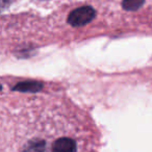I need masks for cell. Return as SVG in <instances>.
<instances>
[{
    "label": "cell",
    "mask_w": 152,
    "mask_h": 152,
    "mask_svg": "<svg viewBox=\"0 0 152 152\" xmlns=\"http://www.w3.org/2000/svg\"><path fill=\"white\" fill-rule=\"evenodd\" d=\"M96 12L91 7H81L74 10L68 16V23L75 27L83 26L90 23L95 18Z\"/></svg>",
    "instance_id": "obj_1"
},
{
    "label": "cell",
    "mask_w": 152,
    "mask_h": 152,
    "mask_svg": "<svg viewBox=\"0 0 152 152\" xmlns=\"http://www.w3.org/2000/svg\"><path fill=\"white\" fill-rule=\"evenodd\" d=\"M42 83H37V81H25V83H18L16 87H14L15 91H21V92H39L42 89Z\"/></svg>",
    "instance_id": "obj_3"
},
{
    "label": "cell",
    "mask_w": 152,
    "mask_h": 152,
    "mask_svg": "<svg viewBox=\"0 0 152 152\" xmlns=\"http://www.w3.org/2000/svg\"><path fill=\"white\" fill-rule=\"evenodd\" d=\"M46 151V144L41 140H32L28 142L24 147L23 152H45Z\"/></svg>",
    "instance_id": "obj_4"
},
{
    "label": "cell",
    "mask_w": 152,
    "mask_h": 152,
    "mask_svg": "<svg viewBox=\"0 0 152 152\" xmlns=\"http://www.w3.org/2000/svg\"><path fill=\"white\" fill-rule=\"evenodd\" d=\"M77 146L70 137H61L52 146V152H76Z\"/></svg>",
    "instance_id": "obj_2"
},
{
    "label": "cell",
    "mask_w": 152,
    "mask_h": 152,
    "mask_svg": "<svg viewBox=\"0 0 152 152\" xmlns=\"http://www.w3.org/2000/svg\"><path fill=\"white\" fill-rule=\"evenodd\" d=\"M0 89H1V86H0Z\"/></svg>",
    "instance_id": "obj_5"
}]
</instances>
